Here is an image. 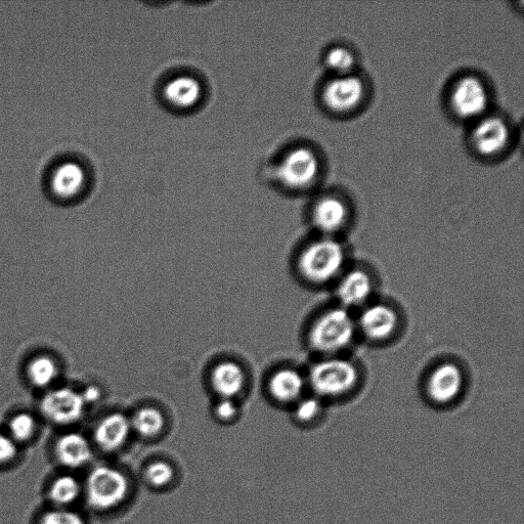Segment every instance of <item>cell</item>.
I'll return each mask as SVG.
<instances>
[{"mask_svg": "<svg viewBox=\"0 0 524 524\" xmlns=\"http://www.w3.org/2000/svg\"><path fill=\"white\" fill-rule=\"evenodd\" d=\"M344 247L333 237L325 236L305 247L298 258L301 276L313 284H326L336 278L345 264Z\"/></svg>", "mask_w": 524, "mask_h": 524, "instance_id": "1", "label": "cell"}, {"mask_svg": "<svg viewBox=\"0 0 524 524\" xmlns=\"http://www.w3.org/2000/svg\"><path fill=\"white\" fill-rule=\"evenodd\" d=\"M357 331V322L344 308H333L323 313L313 324L309 342L315 352L334 355L351 345Z\"/></svg>", "mask_w": 524, "mask_h": 524, "instance_id": "2", "label": "cell"}, {"mask_svg": "<svg viewBox=\"0 0 524 524\" xmlns=\"http://www.w3.org/2000/svg\"><path fill=\"white\" fill-rule=\"evenodd\" d=\"M360 372L351 361L327 358L313 366L309 382L319 398L335 399L347 395L359 383Z\"/></svg>", "mask_w": 524, "mask_h": 524, "instance_id": "3", "label": "cell"}, {"mask_svg": "<svg viewBox=\"0 0 524 524\" xmlns=\"http://www.w3.org/2000/svg\"><path fill=\"white\" fill-rule=\"evenodd\" d=\"M321 172L318 154L309 147H296L289 150L275 168L278 182L286 189L303 191L311 188Z\"/></svg>", "mask_w": 524, "mask_h": 524, "instance_id": "4", "label": "cell"}, {"mask_svg": "<svg viewBox=\"0 0 524 524\" xmlns=\"http://www.w3.org/2000/svg\"><path fill=\"white\" fill-rule=\"evenodd\" d=\"M125 475L109 466H98L87 476L84 496L87 505L97 511H106L118 506L128 494Z\"/></svg>", "mask_w": 524, "mask_h": 524, "instance_id": "5", "label": "cell"}, {"mask_svg": "<svg viewBox=\"0 0 524 524\" xmlns=\"http://www.w3.org/2000/svg\"><path fill=\"white\" fill-rule=\"evenodd\" d=\"M451 109L464 120H477L486 115L490 105L487 84L477 76L465 75L453 85L450 94Z\"/></svg>", "mask_w": 524, "mask_h": 524, "instance_id": "6", "label": "cell"}, {"mask_svg": "<svg viewBox=\"0 0 524 524\" xmlns=\"http://www.w3.org/2000/svg\"><path fill=\"white\" fill-rule=\"evenodd\" d=\"M366 97L364 80L354 74L332 76L324 85L322 100L324 105L336 114H345L361 106Z\"/></svg>", "mask_w": 524, "mask_h": 524, "instance_id": "7", "label": "cell"}, {"mask_svg": "<svg viewBox=\"0 0 524 524\" xmlns=\"http://www.w3.org/2000/svg\"><path fill=\"white\" fill-rule=\"evenodd\" d=\"M470 139L477 154L494 157L507 149L511 140V129L503 117L485 115L476 120Z\"/></svg>", "mask_w": 524, "mask_h": 524, "instance_id": "8", "label": "cell"}, {"mask_svg": "<svg viewBox=\"0 0 524 524\" xmlns=\"http://www.w3.org/2000/svg\"><path fill=\"white\" fill-rule=\"evenodd\" d=\"M85 406L81 393L60 388L51 391L42 400L41 412L55 424L70 425L82 418Z\"/></svg>", "mask_w": 524, "mask_h": 524, "instance_id": "9", "label": "cell"}, {"mask_svg": "<svg viewBox=\"0 0 524 524\" xmlns=\"http://www.w3.org/2000/svg\"><path fill=\"white\" fill-rule=\"evenodd\" d=\"M463 387V371L454 363H444L435 367L426 383L429 399L439 405L453 403L461 395Z\"/></svg>", "mask_w": 524, "mask_h": 524, "instance_id": "10", "label": "cell"}, {"mask_svg": "<svg viewBox=\"0 0 524 524\" xmlns=\"http://www.w3.org/2000/svg\"><path fill=\"white\" fill-rule=\"evenodd\" d=\"M398 313L389 305L376 303L369 305L357 323L363 335L372 341H383L396 333L399 327Z\"/></svg>", "mask_w": 524, "mask_h": 524, "instance_id": "11", "label": "cell"}, {"mask_svg": "<svg viewBox=\"0 0 524 524\" xmlns=\"http://www.w3.org/2000/svg\"><path fill=\"white\" fill-rule=\"evenodd\" d=\"M201 81L191 75H179L169 79L163 86L164 102L177 110H191L197 107L203 98Z\"/></svg>", "mask_w": 524, "mask_h": 524, "instance_id": "12", "label": "cell"}, {"mask_svg": "<svg viewBox=\"0 0 524 524\" xmlns=\"http://www.w3.org/2000/svg\"><path fill=\"white\" fill-rule=\"evenodd\" d=\"M349 209L343 199L326 195L316 201L312 210L315 227L327 237L341 231L348 221Z\"/></svg>", "mask_w": 524, "mask_h": 524, "instance_id": "13", "label": "cell"}, {"mask_svg": "<svg viewBox=\"0 0 524 524\" xmlns=\"http://www.w3.org/2000/svg\"><path fill=\"white\" fill-rule=\"evenodd\" d=\"M374 283L368 272L354 269L346 273L338 283L336 294L342 308H358L364 305L373 293Z\"/></svg>", "mask_w": 524, "mask_h": 524, "instance_id": "14", "label": "cell"}, {"mask_svg": "<svg viewBox=\"0 0 524 524\" xmlns=\"http://www.w3.org/2000/svg\"><path fill=\"white\" fill-rule=\"evenodd\" d=\"M93 449L89 441L80 433L64 434L55 446L57 462L67 469H79L89 464L93 459Z\"/></svg>", "mask_w": 524, "mask_h": 524, "instance_id": "15", "label": "cell"}, {"mask_svg": "<svg viewBox=\"0 0 524 524\" xmlns=\"http://www.w3.org/2000/svg\"><path fill=\"white\" fill-rule=\"evenodd\" d=\"M130 429V420L125 415L111 414L97 425L94 433L95 442L102 451L115 452L127 441Z\"/></svg>", "mask_w": 524, "mask_h": 524, "instance_id": "16", "label": "cell"}, {"mask_svg": "<svg viewBox=\"0 0 524 524\" xmlns=\"http://www.w3.org/2000/svg\"><path fill=\"white\" fill-rule=\"evenodd\" d=\"M85 185V170L76 162L68 161L62 163L52 174L51 188L59 198H74L81 193Z\"/></svg>", "mask_w": 524, "mask_h": 524, "instance_id": "17", "label": "cell"}, {"mask_svg": "<svg viewBox=\"0 0 524 524\" xmlns=\"http://www.w3.org/2000/svg\"><path fill=\"white\" fill-rule=\"evenodd\" d=\"M245 373L234 362H223L214 367L211 373V386L216 395L232 400L240 395L245 386Z\"/></svg>", "mask_w": 524, "mask_h": 524, "instance_id": "18", "label": "cell"}, {"mask_svg": "<svg viewBox=\"0 0 524 524\" xmlns=\"http://www.w3.org/2000/svg\"><path fill=\"white\" fill-rule=\"evenodd\" d=\"M305 381L302 375L293 369L277 371L270 379L269 389L272 397L280 403H293L300 399Z\"/></svg>", "mask_w": 524, "mask_h": 524, "instance_id": "19", "label": "cell"}, {"mask_svg": "<svg viewBox=\"0 0 524 524\" xmlns=\"http://www.w3.org/2000/svg\"><path fill=\"white\" fill-rule=\"evenodd\" d=\"M82 494L79 480L71 474H61L52 480L48 498L56 508H70Z\"/></svg>", "mask_w": 524, "mask_h": 524, "instance_id": "20", "label": "cell"}, {"mask_svg": "<svg viewBox=\"0 0 524 524\" xmlns=\"http://www.w3.org/2000/svg\"><path fill=\"white\" fill-rule=\"evenodd\" d=\"M325 64L333 76L354 74L357 57L352 50L343 46H335L328 50Z\"/></svg>", "mask_w": 524, "mask_h": 524, "instance_id": "21", "label": "cell"}, {"mask_svg": "<svg viewBox=\"0 0 524 524\" xmlns=\"http://www.w3.org/2000/svg\"><path fill=\"white\" fill-rule=\"evenodd\" d=\"M133 427L144 438H154L164 428L165 420L162 413L155 408H143L130 421Z\"/></svg>", "mask_w": 524, "mask_h": 524, "instance_id": "22", "label": "cell"}, {"mask_svg": "<svg viewBox=\"0 0 524 524\" xmlns=\"http://www.w3.org/2000/svg\"><path fill=\"white\" fill-rule=\"evenodd\" d=\"M58 375L55 362L48 357H40L32 361L28 367V376L37 387H47Z\"/></svg>", "mask_w": 524, "mask_h": 524, "instance_id": "23", "label": "cell"}, {"mask_svg": "<svg viewBox=\"0 0 524 524\" xmlns=\"http://www.w3.org/2000/svg\"><path fill=\"white\" fill-rule=\"evenodd\" d=\"M36 431V422L28 414L15 416L9 424V436L17 444L29 442Z\"/></svg>", "mask_w": 524, "mask_h": 524, "instance_id": "24", "label": "cell"}, {"mask_svg": "<svg viewBox=\"0 0 524 524\" xmlns=\"http://www.w3.org/2000/svg\"><path fill=\"white\" fill-rule=\"evenodd\" d=\"M38 524H85L83 517L70 508H56L43 512Z\"/></svg>", "mask_w": 524, "mask_h": 524, "instance_id": "25", "label": "cell"}, {"mask_svg": "<svg viewBox=\"0 0 524 524\" xmlns=\"http://www.w3.org/2000/svg\"><path fill=\"white\" fill-rule=\"evenodd\" d=\"M322 410V403L317 397L304 399L297 404L295 418L300 423L309 424L319 418Z\"/></svg>", "mask_w": 524, "mask_h": 524, "instance_id": "26", "label": "cell"}, {"mask_svg": "<svg viewBox=\"0 0 524 524\" xmlns=\"http://www.w3.org/2000/svg\"><path fill=\"white\" fill-rule=\"evenodd\" d=\"M148 483L153 487H164L168 485L173 478L172 467L165 462H154L146 470Z\"/></svg>", "mask_w": 524, "mask_h": 524, "instance_id": "27", "label": "cell"}, {"mask_svg": "<svg viewBox=\"0 0 524 524\" xmlns=\"http://www.w3.org/2000/svg\"><path fill=\"white\" fill-rule=\"evenodd\" d=\"M19 455L17 445L9 434L0 433V466L12 463Z\"/></svg>", "mask_w": 524, "mask_h": 524, "instance_id": "28", "label": "cell"}, {"mask_svg": "<svg viewBox=\"0 0 524 524\" xmlns=\"http://www.w3.org/2000/svg\"><path fill=\"white\" fill-rule=\"evenodd\" d=\"M215 415L222 421H230L237 415L238 408L232 400L223 399L215 407Z\"/></svg>", "mask_w": 524, "mask_h": 524, "instance_id": "29", "label": "cell"}, {"mask_svg": "<svg viewBox=\"0 0 524 524\" xmlns=\"http://www.w3.org/2000/svg\"><path fill=\"white\" fill-rule=\"evenodd\" d=\"M102 392L97 386H90L85 389L81 396L85 404L97 403L101 398Z\"/></svg>", "mask_w": 524, "mask_h": 524, "instance_id": "30", "label": "cell"}]
</instances>
